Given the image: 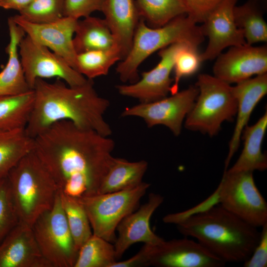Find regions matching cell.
<instances>
[{"label": "cell", "instance_id": "1", "mask_svg": "<svg viewBox=\"0 0 267 267\" xmlns=\"http://www.w3.org/2000/svg\"><path fill=\"white\" fill-rule=\"evenodd\" d=\"M114 147L109 136L61 121L34 138V150L59 190L80 198L98 193Z\"/></svg>", "mask_w": 267, "mask_h": 267}, {"label": "cell", "instance_id": "2", "mask_svg": "<svg viewBox=\"0 0 267 267\" xmlns=\"http://www.w3.org/2000/svg\"><path fill=\"white\" fill-rule=\"evenodd\" d=\"M33 90V106L25 128L31 137L34 139L61 121H70L79 128L104 136L111 134V128L104 117L110 102L97 94L92 80L70 86L60 79L53 83L38 79Z\"/></svg>", "mask_w": 267, "mask_h": 267}, {"label": "cell", "instance_id": "3", "mask_svg": "<svg viewBox=\"0 0 267 267\" xmlns=\"http://www.w3.org/2000/svg\"><path fill=\"white\" fill-rule=\"evenodd\" d=\"M165 223L177 225L184 236L195 238L213 254L226 263H244L259 242L261 231L219 204L191 215L169 214Z\"/></svg>", "mask_w": 267, "mask_h": 267}, {"label": "cell", "instance_id": "4", "mask_svg": "<svg viewBox=\"0 0 267 267\" xmlns=\"http://www.w3.org/2000/svg\"><path fill=\"white\" fill-rule=\"evenodd\" d=\"M20 222L32 227L37 219L53 207L59 188L33 150L7 176Z\"/></svg>", "mask_w": 267, "mask_h": 267}, {"label": "cell", "instance_id": "5", "mask_svg": "<svg viewBox=\"0 0 267 267\" xmlns=\"http://www.w3.org/2000/svg\"><path fill=\"white\" fill-rule=\"evenodd\" d=\"M204 38L200 26L186 14L157 28L149 27L140 19L131 48L118 63L116 72L123 83H134L138 80L139 66L155 52L176 43H185L198 48Z\"/></svg>", "mask_w": 267, "mask_h": 267}, {"label": "cell", "instance_id": "6", "mask_svg": "<svg viewBox=\"0 0 267 267\" xmlns=\"http://www.w3.org/2000/svg\"><path fill=\"white\" fill-rule=\"evenodd\" d=\"M198 93L185 118L184 127L213 136L222 123L236 114L237 102L230 85L207 74H200L195 85Z\"/></svg>", "mask_w": 267, "mask_h": 267}, {"label": "cell", "instance_id": "7", "mask_svg": "<svg viewBox=\"0 0 267 267\" xmlns=\"http://www.w3.org/2000/svg\"><path fill=\"white\" fill-rule=\"evenodd\" d=\"M150 186L142 181L123 190L78 198L87 214L92 234L114 242L118 225L134 211Z\"/></svg>", "mask_w": 267, "mask_h": 267}, {"label": "cell", "instance_id": "8", "mask_svg": "<svg viewBox=\"0 0 267 267\" xmlns=\"http://www.w3.org/2000/svg\"><path fill=\"white\" fill-rule=\"evenodd\" d=\"M217 192L218 204L245 222L257 228L267 222V203L253 172L225 170Z\"/></svg>", "mask_w": 267, "mask_h": 267}, {"label": "cell", "instance_id": "9", "mask_svg": "<svg viewBox=\"0 0 267 267\" xmlns=\"http://www.w3.org/2000/svg\"><path fill=\"white\" fill-rule=\"evenodd\" d=\"M32 228L43 256L52 267H74L79 250L62 206L59 190L53 207L37 219Z\"/></svg>", "mask_w": 267, "mask_h": 267}, {"label": "cell", "instance_id": "10", "mask_svg": "<svg viewBox=\"0 0 267 267\" xmlns=\"http://www.w3.org/2000/svg\"><path fill=\"white\" fill-rule=\"evenodd\" d=\"M19 54L26 81L32 89L38 79L56 77L70 86H80L88 80L62 57L26 35L19 44Z\"/></svg>", "mask_w": 267, "mask_h": 267}, {"label": "cell", "instance_id": "11", "mask_svg": "<svg viewBox=\"0 0 267 267\" xmlns=\"http://www.w3.org/2000/svg\"><path fill=\"white\" fill-rule=\"evenodd\" d=\"M198 93L195 85L158 100L126 108L122 117H137L147 127L163 125L176 136L181 133L183 121L192 109Z\"/></svg>", "mask_w": 267, "mask_h": 267}, {"label": "cell", "instance_id": "12", "mask_svg": "<svg viewBox=\"0 0 267 267\" xmlns=\"http://www.w3.org/2000/svg\"><path fill=\"white\" fill-rule=\"evenodd\" d=\"M185 43H176L159 50L160 61L151 70L144 72L141 78L129 85L116 86L122 95L138 99L141 103L149 102L167 96L170 92L173 79L174 61L178 51Z\"/></svg>", "mask_w": 267, "mask_h": 267}, {"label": "cell", "instance_id": "13", "mask_svg": "<svg viewBox=\"0 0 267 267\" xmlns=\"http://www.w3.org/2000/svg\"><path fill=\"white\" fill-rule=\"evenodd\" d=\"M214 64V76L230 85L267 73V46L247 44L230 47Z\"/></svg>", "mask_w": 267, "mask_h": 267}, {"label": "cell", "instance_id": "14", "mask_svg": "<svg viewBox=\"0 0 267 267\" xmlns=\"http://www.w3.org/2000/svg\"><path fill=\"white\" fill-rule=\"evenodd\" d=\"M237 0H223L199 26L208 40L200 53L202 62L216 59L227 47L247 44L243 32L236 26L233 9Z\"/></svg>", "mask_w": 267, "mask_h": 267}, {"label": "cell", "instance_id": "15", "mask_svg": "<svg viewBox=\"0 0 267 267\" xmlns=\"http://www.w3.org/2000/svg\"><path fill=\"white\" fill-rule=\"evenodd\" d=\"M225 264L197 241L186 237L151 245L149 266L222 267Z\"/></svg>", "mask_w": 267, "mask_h": 267}, {"label": "cell", "instance_id": "16", "mask_svg": "<svg viewBox=\"0 0 267 267\" xmlns=\"http://www.w3.org/2000/svg\"><path fill=\"white\" fill-rule=\"evenodd\" d=\"M11 17L26 35L62 57L76 70L77 54L73 40L78 19L64 16L50 23H35L23 19L18 14Z\"/></svg>", "mask_w": 267, "mask_h": 267}, {"label": "cell", "instance_id": "17", "mask_svg": "<svg viewBox=\"0 0 267 267\" xmlns=\"http://www.w3.org/2000/svg\"><path fill=\"white\" fill-rule=\"evenodd\" d=\"M163 201L162 195L151 193L146 203L121 221L116 228L118 235L114 244L117 260L135 243L156 245L164 241L152 230L150 225L151 216Z\"/></svg>", "mask_w": 267, "mask_h": 267}, {"label": "cell", "instance_id": "18", "mask_svg": "<svg viewBox=\"0 0 267 267\" xmlns=\"http://www.w3.org/2000/svg\"><path fill=\"white\" fill-rule=\"evenodd\" d=\"M0 267H52L43 256L32 227L19 222L0 243Z\"/></svg>", "mask_w": 267, "mask_h": 267}, {"label": "cell", "instance_id": "19", "mask_svg": "<svg viewBox=\"0 0 267 267\" xmlns=\"http://www.w3.org/2000/svg\"><path fill=\"white\" fill-rule=\"evenodd\" d=\"M237 102L236 121L229 141L224 170L227 169L233 156L238 149L242 131L247 125L250 116L259 101L267 93V73L254 76L232 87Z\"/></svg>", "mask_w": 267, "mask_h": 267}, {"label": "cell", "instance_id": "20", "mask_svg": "<svg viewBox=\"0 0 267 267\" xmlns=\"http://www.w3.org/2000/svg\"><path fill=\"white\" fill-rule=\"evenodd\" d=\"M101 12L122 60L129 53L141 18L134 0H105Z\"/></svg>", "mask_w": 267, "mask_h": 267}, {"label": "cell", "instance_id": "21", "mask_svg": "<svg viewBox=\"0 0 267 267\" xmlns=\"http://www.w3.org/2000/svg\"><path fill=\"white\" fill-rule=\"evenodd\" d=\"M7 24L9 42L5 52L8 61L0 72V96L18 95L33 90L26 81L19 54V44L26 34L11 17L8 18Z\"/></svg>", "mask_w": 267, "mask_h": 267}, {"label": "cell", "instance_id": "22", "mask_svg": "<svg viewBox=\"0 0 267 267\" xmlns=\"http://www.w3.org/2000/svg\"><path fill=\"white\" fill-rule=\"evenodd\" d=\"M267 128V112L254 125H247L241 137L244 142L243 150L228 172L263 171L267 168V157L262 151V145ZM225 171V170H224Z\"/></svg>", "mask_w": 267, "mask_h": 267}, {"label": "cell", "instance_id": "23", "mask_svg": "<svg viewBox=\"0 0 267 267\" xmlns=\"http://www.w3.org/2000/svg\"><path fill=\"white\" fill-rule=\"evenodd\" d=\"M147 167L148 163L145 160L130 162L113 157L98 193L121 191L138 185L142 182Z\"/></svg>", "mask_w": 267, "mask_h": 267}, {"label": "cell", "instance_id": "24", "mask_svg": "<svg viewBox=\"0 0 267 267\" xmlns=\"http://www.w3.org/2000/svg\"><path fill=\"white\" fill-rule=\"evenodd\" d=\"M77 54L95 50H107L115 46L112 34L104 19L91 16L77 21L73 37Z\"/></svg>", "mask_w": 267, "mask_h": 267}, {"label": "cell", "instance_id": "25", "mask_svg": "<svg viewBox=\"0 0 267 267\" xmlns=\"http://www.w3.org/2000/svg\"><path fill=\"white\" fill-rule=\"evenodd\" d=\"M265 8L258 0H247L233 9L237 27L240 29L247 44L267 42V24L264 17Z\"/></svg>", "mask_w": 267, "mask_h": 267}, {"label": "cell", "instance_id": "26", "mask_svg": "<svg viewBox=\"0 0 267 267\" xmlns=\"http://www.w3.org/2000/svg\"><path fill=\"white\" fill-rule=\"evenodd\" d=\"M34 149V139L25 128L0 131V179Z\"/></svg>", "mask_w": 267, "mask_h": 267}, {"label": "cell", "instance_id": "27", "mask_svg": "<svg viewBox=\"0 0 267 267\" xmlns=\"http://www.w3.org/2000/svg\"><path fill=\"white\" fill-rule=\"evenodd\" d=\"M34 99L33 90L18 95L0 96V131L25 128Z\"/></svg>", "mask_w": 267, "mask_h": 267}, {"label": "cell", "instance_id": "28", "mask_svg": "<svg viewBox=\"0 0 267 267\" xmlns=\"http://www.w3.org/2000/svg\"><path fill=\"white\" fill-rule=\"evenodd\" d=\"M141 19L152 28L161 27L186 14L181 0H134Z\"/></svg>", "mask_w": 267, "mask_h": 267}, {"label": "cell", "instance_id": "29", "mask_svg": "<svg viewBox=\"0 0 267 267\" xmlns=\"http://www.w3.org/2000/svg\"><path fill=\"white\" fill-rule=\"evenodd\" d=\"M116 46L107 50H90L77 54L76 70L88 79L106 75L111 67L121 61Z\"/></svg>", "mask_w": 267, "mask_h": 267}, {"label": "cell", "instance_id": "30", "mask_svg": "<svg viewBox=\"0 0 267 267\" xmlns=\"http://www.w3.org/2000/svg\"><path fill=\"white\" fill-rule=\"evenodd\" d=\"M61 202L74 243L79 250L91 236L92 231L86 211L78 198L60 190Z\"/></svg>", "mask_w": 267, "mask_h": 267}, {"label": "cell", "instance_id": "31", "mask_svg": "<svg viewBox=\"0 0 267 267\" xmlns=\"http://www.w3.org/2000/svg\"><path fill=\"white\" fill-rule=\"evenodd\" d=\"M116 261L114 245L92 234L79 249L74 267H111Z\"/></svg>", "mask_w": 267, "mask_h": 267}, {"label": "cell", "instance_id": "32", "mask_svg": "<svg viewBox=\"0 0 267 267\" xmlns=\"http://www.w3.org/2000/svg\"><path fill=\"white\" fill-rule=\"evenodd\" d=\"M64 0H34L18 15L32 23H50L64 17Z\"/></svg>", "mask_w": 267, "mask_h": 267}, {"label": "cell", "instance_id": "33", "mask_svg": "<svg viewBox=\"0 0 267 267\" xmlns=\"http://www.w3.org/2000/svg\"><path fill=\"white\" fill-rule=\"evenodd\" d=\"M202 62L198 47L185 44L178 51L173 67L175 75L170 90L171 94L178 91L180 80L197 72Z\"/></svg>", "mask_w": 267, "mask_h": 267}, {"label": "cell", "instance_id": "34", "mask_svg": "<svg viewBox=\"0 0 267 267\" xmlns=\"http://www.w3.org/2000/svg\"><path fill=\"white\" fill-rule=\"evenodd\" d=\"M19 222L6 176L0 179V243Z\"/></svg>", "mask_w": 267, "mask_h": 267}, {"label": "cell", "instance_id": "35", "mask_svg": "<svg viewBox=\"0 0 267 267\" xmlns=\"http://www.w3.org/2000/svg\"><path fill=\"white\" fill-rule=\"evenodd\" d=\"M105 0H64V16L76 19L101 11Z\"/></svg>", "mask_w": 267, "mask_h": 267}, {"label": "cell", "instance_id": "36", "mask_svg": "<svg viewBox=\"0 0 267 267\" xmlns=\"http://www.w3.org/2000/svg\"><path fill=\"white\" fill-rule=\"evenodd\" d=\"M186 15L196 24L202 23L223 0H181Z\"/></svg>", "mask_w": 267, "mask_h": 267}, {"label": "cell", "instance_id": "37", "mask_svg": "<svg viewBox=\"0 0 267 267\" xmlns=\"http://www.w3.org/2000/svg\"><path fill=\"white\" fill-rule=\"evenodd\" d=\"M244 267L267 266V222L262 227L259 243L250 258L244 263Z\"/></svg>", "mask_w": 267, "mask_h": 267}, {"label": "cell", "instance_id": "38", "mask_svg": "<svg viewBox=\"0 0 267 267\" xmlns=\"http://www.w3.org/2000/svg\"><path fill=\"white\" fill-rule=\"evenodd\" d=\"M34 0H0V8L12 9L20 12L28 6Z\"/></svg>", "mask_w": 267, "mask_h": 267}, {"label": "cell", "instance_id": "39", "mask_svg": "<svg viewBox=\"0 0 267 267\" xmlns=\"http://www.w3.org/2000/svg\"><path fill=\"white\" fill-rule=\"evenodd\" d=\"M261 4L262 5V6L266 8V3H267V0H258Z\"/></svg>", "mask_w": 267, "mask_h": 267}]
</instances>
